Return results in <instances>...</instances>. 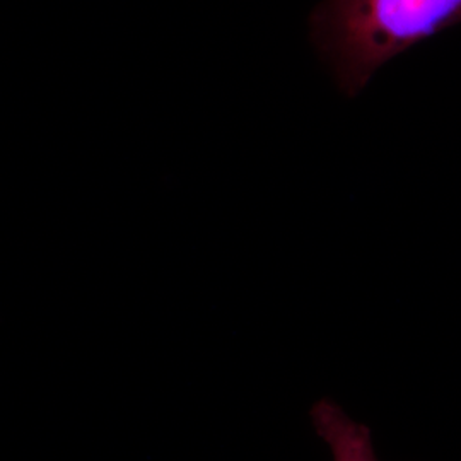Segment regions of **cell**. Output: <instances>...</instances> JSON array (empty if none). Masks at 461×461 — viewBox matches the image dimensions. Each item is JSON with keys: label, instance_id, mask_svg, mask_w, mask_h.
<instances>
[{"label": "cell", "instance_id": "cell-2", "mask_svg": "<svg viewBox=\"0 0 461 461\" xmlns=\"http://www.w3.org/2000/svg\"><path fill=\"white\" fill-rule=\"evenodd\" d=\"M379 461V460H378Z\"/></svg>", "mask_w": 461, "mask_h": 461}, {"label": "cell", "instance_id": "cell-1", "mask_svg": "<svg viewBox=\"0 0 461 461\" xmlns=\"http://www.w3.org/2000/svg\"><path fill=\"white\" fill-rule=\"evenodd\" d=\"M461 24V0H323L314 45L340 89L356 96L400 53Z\"/></svg>", "mask_w": 461, "mask_h": 461}]
</instances>
